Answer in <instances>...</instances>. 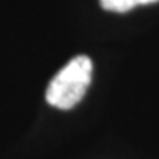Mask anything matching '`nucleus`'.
<instances>
[{
	"mask_svg": "<svg viewBox=\"0 0 159 159\" xmlns=\"http://www.w3.org/2000/svg\"><path fill=\"white\" fill-rule=\"evenodd\" d=\"M154 2H159V0H99V3L104 10L114 13H125L138 5L154 3Z\"/></svg>",
	"mask_w": 159,
	"mask_h": 159,
	"instance_id": "2",
	"label": "nucleus"
},
{
	"mask_svg": "<svg viewBox=\"0 0 159 159\" xmlns=\"http://www.w3.org/2000/svg\"><path fill=\"white\" fill-rule=\"evenodd\" d=\"M93 76V62L88 55L71 59L59 70L46 91V99L57 109H71L83 99Z\"/></svg>",
	"mask_w": 159,
	"mask_h": 159,
	"instance_id": "1",
	"label": "nucleus"
}]
</instances>
